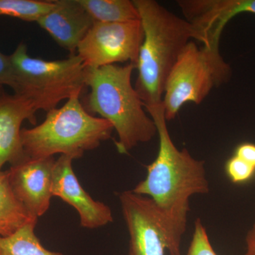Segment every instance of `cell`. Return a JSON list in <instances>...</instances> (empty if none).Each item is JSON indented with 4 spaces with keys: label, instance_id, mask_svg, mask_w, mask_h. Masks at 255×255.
Segmentation results:
<instances>
[{
    "label": "cell",
    "instance_id": "cell-1",
    "mask_svg": "<svg viewBox=\"0 0 255 255\" xmlns=\"http://www.w3.org/2000/svg\"><path fill=\"white\" fill-rule=\"evenodd\" d=\"M145 109L157 127L158 153L147 166L145 179L132 191L150 198L167 251L170 255H180L181 243L187 229L189 199L195 194L209 192L205 162L194 158L187 149L180 150L174 145L162 102Z\"/></svg>",
    "mask_w": 255,
    "mask_h": 255
},
{
    "label": "cell",
    "instance_id": "cell-2",
    "mask_svg": "<svg viewBox=\"0 0 255 255\" xmlns=\"http://www.w3.org/2000/svg\"><path fill=\"white\" fill-rule=\"evenodd\" d=\"M140 14L144 38L135 68V89L144 107L162 102L166 82L191 38L194 28L155 0H133Z\"/></svg>",
    "mask_w": 255,
    "mask_h": 255
},
{
    "label": "cell",
    "instance_id": "cell-3",
    "mask_svg": "<svg viewBox=\"0 0 255 255\" xmlns=\"http://www.w3.org/2000/svg\"><path fill=\"white\" fill-rule=\"evenodd\" d=\"M135 68L132 63L85 68V85L90 92L85 108L113 126L119 137L116 146L121 154L150 141L157 133L155 122L146 114L141 99L132 86Z\"/></svg>",
    "mask_w": 255,
    "mask_h": 255
},
{
    "label": "cell",
    "instance_id": "cell-4",
    "mask_svg": "<svg viewBox=\"0 0 255 255\" xmlns=\"http://www.w3.org/2000/svg\"><path fill=\"white\" fill-rule=\"evenodd\" d=\"M80 95L70 97L60 107L47 112L46 119L21 131L23 150L28 158L53 157L55 154L80 158L112 136L113 126L95 117L82 105Z\"/></svg>",
    "mask_w": 255,
    "mask_h": 255
},
{
    "label": "cell",
    "instance_id": "cell-5",
    "mask_svg": "<svg viewBox=\"0 0 255 255\" xmlns=\"http://www.w3.org/2000/svg\"><path fill=\"white\" fill-rule=\"evenodd\" d=\"M10 61L14 71V94L30 102L35 111L48 112L61 101L81 95L85 85V67L77 54L63 60L32 58L20 43Z\"/></svg>",
    "mask_w": 255,
    "mask_h": 255
},
{
    "label": "cell",
    "instance_id": "cell-6",
    "mask_svg": "<svg viewBox=\"0 0 255 255\" xmlns=\"http://www.w3.org/2000/svg\"><path fill=\"white\" fill-rule=\"evenodd\" d=\"M231 75L219 47H199L189 42L166 82L162 102L166 120L175 118L187 102L201 104L214 87L227 83Z\"/></svg>",
    "mask_w": 255,
    "mask_h": 255
},
{
    "label": "cell",
    "instance_id": "cell-7",
    "mask_svg": "<svg viewBox=\"0 0 255 255\" xmlns=\"http://www.w3.org/2000/svg\"><path fill=\"white\" fill-rule=\"evenodd\" d=\"M143 38L140 21H95L76 53L85 68H99L128 61L135 65Z\"/></svg>",
    "mask_w": 255,
    "mask_h": 255
},
{
    "label": "cell",
    "instance_id": "cell-8",
    "mask_svg": "<svg viewBox=\"0 0 255 255\" xmlns=\"http://www.w3.org/2000/svg\"><path fill=\"white\" fill-rule=\"evenodd\" d=\"M128 230V255H165L166 248L152 201L126 191L119 195Z\"/></svg>",
    "mask_w": 255,
    "mask_h": 255
},
{
    "label": "cell",
    "instance_id": "cell-9",
    "mask_svg": "<svg viewBox=\"0 0 255 255\" xmlns=\"http://www.w3.org/2000/svg\"><path fill=\"white\" fill-rule=\"evenodd\" d=\"M54 157L28 158L7 170L11 189L28 212L38 219L49 209Z\"/></svg>",
    "mask_w": 255,
    "mask_h": 255
},
{
    "label": "cell",
    "instance_id": "cell-10",
    "mask_svg": "<svg viewBox=\"0 0 255 255\" xmlns=\"http://www.w3.org/2000/svg\"><path fill=\"white\" fill-rule=\"evenodd\" d=\"M71 156L61 155L55 160L52 194L78 211L82 227L97 228L113 221L112 211L103 203L94 200L82 188L74 172Z\"/></svg>",
    "mask_w": 255,
    "mask_h": 255
},
{
    "label": "cell",
    "instance_id": "cell-11",
    "mask_svg": "<svg viewBox=\"0 0 255 255\" xmlns=\"http://www.w3.org/2000/svg\"><path fill=\"white\" fill-rule=\"evenodd\" d=\"M36 112L21 96H0V170L6 163L11 166L28 158L21 142V124L28 120L36 124Z\"/></svg>",
    "mask_w": 255,
    "mask_h": 255
},
{
    "label": "cell",
    "instance_id": "cell-12",
    "mask_svg": "<svg viewBox=\"0 0 255 255\" xmlns=\"http://www.w3.org/2000/svg\"><path fill=\"white\" fill-rule=\"evenodd\" d=\"M53 2L54 7L37 23L70 55L76 54L78 45L95 21L79 0H54Z\"/></svg>",
    "mask_w": 255,
    "mask_h": 255
},
{
    "label": "cell",
    "instance_id": "cell-13",
    "mask_svg": "<svg viewBox=\"0 0 255 255\" xmlns=\"http://www.w3.org/2000/svg\"><path fill=\"white\" fill-rule=\"evenodd\" d=\"M194 12L196 22L203 31L219 36L236 15L245 12L255 14V0H198Z\"/></svg>",
    "mask_w": 255,
    "mask_h": 255
},
{
    "label": "cell",
    "instance_id": "cell-14",
    "mask_svg": "<svg viewBox=\"0 0 255 255\" xmlns=\"http://www.w3.org/2000/svg\"><path fill=\"white\" fill-rule=\"evenodd\" d=\"M11 189L7 171L0 170V236L7 237L30 223H37Z\"/></svg>",
    "mask_w": 255,
    "mask_h": 255
},
{
    "label": "cell",
    "instance_id": "cell-15",
    "mask_svg": "<svg viewBox=\"0 0 255 255\" xmlns=\"http://www.w3.org/2000/svg\"><path fill=\"white\" fill-rule=\"evenodd\" d=\"M79 2L99 22L140 21L133 1L129 0H79Z\"/></svg>",
    "mask_w": 255,
    "mask_h": 255
},
{
    "label": "cell",
    "instance_id": "cell-16",
    "mask_svg": "<svg viewBox=\"0 0 255 255\" xmlns=\"http://www.w3.org/2000/svg\"><path fill=\"white\" fill-rule=\"evenodd\" d=\"M36 223H30L7 237L0 236V255H63L42 246L34 232Z\"/></svg>",
    "mask_w": 255,
    "mask_h": 255
},
{
    "label": "cell",
    "instance_id": "cell-17",
    "mask_svg": "<svg viewBox=\"0 0 255 255\" xmlns=\"http://www.w3.org/2000/svg\"><path fill=\"white\" fill-rule=\"evenodd\" d=\"M54 7L53 1L41 0H0V16L37 22Z\"/></svg>",
    "mask_w": 255,
    "mask_h": 255
},
{
    "label": "cell",
    "instance_id": "cell-18",
    "mask_svg": "<svg viewBox=\"0 0 255 255\" xmlns=\"http://www.w3.org/2000/svg\"><path fill=\"white\" fill-rule=\"evenodd\" d=\"M187 255H218L211 246L207 231L200 219L196 220L194 234Z\"/></svg>",
    "mask_w": 255,
    "mask_h": 255
},
{
    "label": "cell",
    "instance_id": "cell-19",
    "mask_svg": "<svg viewBox=\"0 0 255 255\" xmlns=\"http://www.w3.org/2000/svg\"><path fill=\"white\" fill-rule=\"evenodd\" d=\"M226 171L228 177L236 184L250 180L255 173L254 167L236 155L233 156L226 162Z\"/></svg>",
    "mask_w": 255,
    "mask_h": 255
},
{
    "label": "cell",
    "instance_id": "cell-20",
    "mask_svg": "<svg viewBox=\"0 0 255 255\" xmlns=\"http://www.w3.org/2000/svg\"><path fill=\"white\" fill-rule=\"evenodd\" d=\"M0 84L6 85L15 90L16 82L12 65L10 61L9 55H4L0 52Z\"/></svg>",
    "mask_w": 255,
    "mask_h": 255
},
{
    "label": "cell",
    "instance_id": "cell-21",
    "mask_svg": "<svg viewBox=\"0 0 255 255\" xmlns=\"http://www.w3.org/2000/svg\"><path fill=\"white\" fill-rule=\"evenodd\" d=\"M235 155L255 168V145L253 143H243L236 148Z\"/></svg>",
    "mask_w": 255,
    "mask_h": 255
},
{
    "label": "cell",
    "instance_id": "cell-22",
    "mask_svg": "<svg viewBox=\"0 0 255 255\" xmlns=\"http://www.w3.org/2000/svg\"><path fill=\"white\" fill-rule=\"evenodd\" d=\"M247 251L245 255H255V223L246 236Z\"/></svg>",
    "mask_w": 255,
    "mask_h": 255
},
{
    "label": "cell",
    "instance_id": "cell-23",
    "mask_svg": "<svg viewBox=\"0 0 255 255\" xmlns=\"http://www.w3.org/2000/svg\"><path fill=\"white\" fill-rule=\"evenodd\" d=\"M5 92H5L4 86H3V85H1V84H0V96L4 95Z\"/></svg>",
    "mask_w": 255,
    "mask_h": 255
}]
</instances>
